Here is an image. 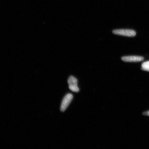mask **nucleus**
<instances>
[{
  "instance_id": "nucleus-1",
  "label": "nucleus",
  "mask_w": 149,
  "mask_h": 149,
  "mask_svg": "<svg viewBox=\"0 0 149 149\" xmlns=\"http://www.w3.org/2000/svg\"><path fill=\"white\" fill-rule=\"evenodd\" d=\"M113 33L115 35L127 37H134L136 35V33L134 31L129 29L114 30L113 31Z\"/></svg>"
},
{
  "instance_id": "nucleus-2",
  "label": "nucleus",
  "mask_w": 149,
  "mask_h": 149,
  "mask_svg": "<svg viewBox=\"0 0 149 149\" xmlns=\"http://www.w3.org/2000/svg\"><path fill=\"white\" fill-rule=\"evenodd\" d=\"M68 83L69 85V88L70 90L74 92L77 93L79 91L78 86L77 80L75 77L71 76L68 79Z\"/></svg>"
},
{
  "instance_id": "nucleus-3",
  "label": "nucleus",
  "mask_w": 149,
  "mask_h": 149,
  "mask_svg": "<svg viewBox=\"0 0 149 149\" xmlns=\"http://www.w3.org/2000/svg\"><path fill=\"white\" fill-rule=\"evenodd\" d=\"M73 96L71 94H68L64 97L61 104V111H64L70 105L73 99Z\"/></svg>"
},
{
  "instance_id": "nucleus-4",
  "label": "nucleus",
  "mask_w": 149,
  "mask_h": 149,
  "mask_svg": "<svg viewBox=\"0 0 149 149\" xmlns=\"http://www.w3.org/2000/svg\"><path fill=\"white\" fill-rule=\"evenodd\" d=\"M122 60L126 62H136L143 61L144 57L140 56H125L122 57Z\"/></svg>"
},
{
  "instance_id": "nucleus-5",
  "label": "nucleus",
  "mask_w": 149,
  "mask_h": 149,
  "mask_svg": "<svg viewBox=\"0 0 149 149\" xmlns=\"http://www.w3.org/2000/svg\"><path fill=\"white\" fill-rule=\"evenodd\" d=\"M149 68V61L143 63L141 65V68Z\"/></svg>"
},
{
  "instance_id": "nucleus-6",
  "label": "nucleus",
  "mask_w": 149,
  "mask_h": 149,
  "mask_svg": "<svg viewBox=\"0 0 149 149\" xmlns=\"http://www.w3.org/2000/svg\"><path fill=\"white\" fill-rule=\"evenodd\" d=\"M141 70H143L149 72V68H141Z\"/></svg>"
},
{
  "instance_id": "nucleus-7",
  "label": "nucleus",
  "mask_w": 149,
  "mask_h": 149,
  "mask_svg": "<svg viewBox=\"0 0 149 149\" xmlns=\"http://www.w3.org/2000/svg\"><path fill=\"white\" fill-rule=\"evenodd\" d=\"M144 114L148 115V116H149V111L146 112L144 113Z\"/></svg>"
}]
</instances>
